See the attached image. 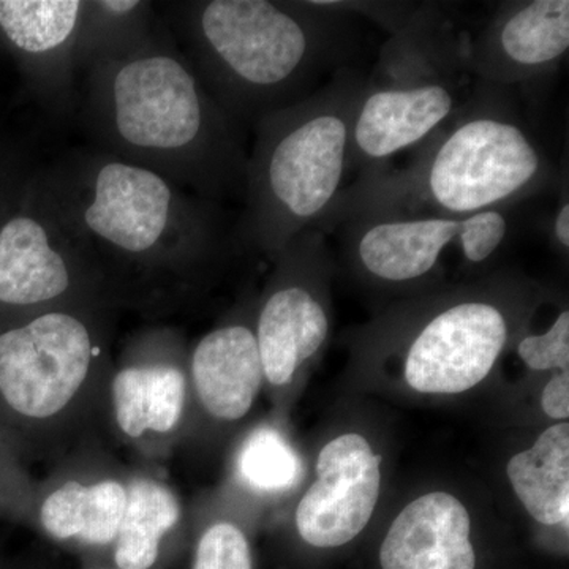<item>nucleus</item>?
<instances>
[{
  "label": "nucleus",
  "mask_w": 569,
  "mask_h": 569,
  "mask_svg": "<svg viewBox=\"0 0 569 569\" xmlns=\"http://www.w3.org/2000/svg\"><path fill=\"white\" fill-rule=\"evenodd\" d=\"M74 116L89 148L212 203L244 197L247 130L213 100L160 14L84 62Z\"/></svg>",
  "instance_id": "obj_1"
},
{
  "label": "nucleus",
  "mask_w": 569,
  "mask_h": 569,
  "mask_svg": "<svg viewBox=\"0 0 569 569\" xmlns=\"http://www.w3.org/2000/svg\"><path fill=\"white\" fill-rule=\"evenodd\" d=\"M516 96L475 80L466 103L413 162L347 183L317 230L328 236L356 217H466L559 190L567 181Z\"/></svg>",
  "instance_id": "obj_2"
},
{
  "label": "nucleus",
  "mask_w": 569,
  "mask_h": 569,
  "mask_svg": "<svg viewBox=\"0 0 569 569\" xmlns=\"http://www.w3.org/2000/svg\"><path fill=\"white\" fill-rule=\"evenodd\" d=\"M41 174L100 282H182L236 249L220 204L148 168L86 146Z\"/></svg>",
  "instance_id": "obj_3"
},
{
  "label": "nucleus",
  "mask_w": 569,
  "mask_h": 569,
  "mask_svg": "<svg viewBox=\"0 0 569 569\" xmlns=\"http://www.w3.org/2000/svg\"><path fill=\"white\" fill-rule=\"evenodd\" d=\"M160 17L213 100L246 130L350 67L353 17L317 0H187L163 3Z\"/></svg>",
  "instance_id": "obj_4"
},
{
  "label": "nucleus",
  "mask_w": 569,
  "mask_h": 569,
  "mask_svg": "<svg viewBox=\"0 0 569 569\" xmlns=\"http://www.w3.org/2000/svg\"><path fill=\"white\" fill-rule=\"evenodd\" d=\"M366 77L346 67L302 102L254 123L236 249L276 260L296 236L317 230L350 178L351 127Z\"/></svg>",
  "instance_id": "obj_5"
},
{
  "label": "nucleus",
  "mask_w": 569,
  "mask_h": 569,
  "mask_svg": "<svg viewBox=\"0 0 569 569\" xmlns=\"http://www.w3.org/2000/svg\"><path fill=\"white\" fill-rule=\"evenodd\" d=\"M437 3H421L381 48L356 107L350 174L385 170L399 153L419 149L462 108L475 80L466 44Z\"/></svg>",
  "instance_id": "obj_6"
},
{
  "label": "nucleus",
  "mask_w": 569,
  "mask_h": 569,
  "mask_svg": "<svg viewBox=\"0 0 569 569\" xmlns=\"http://www.w3.org/2000/svg\"><path fill=\"white\" fill-rule=\"evenodd\" d=\"M348 263L372 282L413 284L436 274L443 254L456 249L463 263L479 266L507 242L509 209L466 217H356L336 228Z\"/></svg>",
  "instance_id": "obj_7"
},
{
  "label": "nucleus",
  "mask_w": 569,
  "mask_h": 569,
  "mask_svg": "<svg viewBox=\"0 0 569 569\" xmlns=\"http://www.w3.org/2000/svg\"><path fill=\"white\" fill-rule=\"evenodd\" d=\"M96 282L100 280L84 247L37 171L26 186L20 212L0 224V305H58Z\"/></svg>",
  "instance_id": "obj_8"
},
{
  "label": "nucleus",
  "mask_w": 569,
  "mask_h": 569,
  "mask_svg": "<svg viewBox=\"0 0 569 569\" xmlns=\"http://www.w3.org/2000/svg\"><path fill=\"white\" fill-rule=\"evenodd\" d=\"M274 261V282L258 312L254 336L264 377L274 387H284L329 336L331 321L320 295L332 266L328 236L307 230Z\"/></svg>",
  "instance_id": "obj_9"
},
{
  "label": "nucleus",
  "mask_w": 569,
  "mask_h": 569,
  "mask_svg": "<svg viewBox=\"0 0 569 569\" xmlns=\"http://www.w3.org/2000/svg\"><path fill=\"white\" fill-rule=\"evenodd\" d=\"M96 343L89 325L52 309L0 335V395L14 411L50 418L80 391Z\"/></svg>",
  "instance_id": "obj_10"
},
{
  "label": "nucleus",
  "mask_w": 569,
  "mask_h": 569,
  "mask_svg": "<svg viewBox=\"0 0 569 569\" xmlns=\"http://www.w3.org/2000/svg\"><path fill=\"white\" fill-rule=\"evenodd\" d=\"M511 317L492 296H460L433 309L408 342V387L458 395L492 372L511 339Z\"/></svg>",
  "instance_id": "obj_11"
},
{
  "label": "nucleus",
  "mask_w": 569,
  "mask_h": 569,
  "mask_svg": "<svg viewBox=\"0 0 569 569\" xmlns=\"http://www.w3.org/2000/svg\"><path fill=\"white\" fill-rule=\"evenodd\" d=\"M568 50V0H519L467 39L466 66L473 80L518 91L556 73Z\"/></svg>",
  "instance_id": "obj_12"
},
{
  "label": "nucleus",
  "mask_w": 569,
  "mask_h": 569,
  "mask_svg": "<svg viewBox=\"0 0 569 569\" xmlns=\"http://www.w3.org/2000/svg\"><path fill=\"white\" fill-rule=\"evenodd\" d=\"M381 458L358 433L329 441L317 481L296 509L299 535L316 548H339L366 529L380 496Z\"/></svg>",
  "instance_id": "obj_13"
},
{
  "label": "nucleus",
  "mask_w": 569,
  "mask_h": 569,
  "mask_svg": "<svg viewBox=\"0 0 569 569\" xmlns=\"http://www.w3.org/2000/svg\"><path fill=\"white\" fill-rule=\"evenodd\" d=\"M88 0H0V32L31 61L51 114L77 112Z\"/></svg>",
  "instance_id": "obj_14"
},
{
  "label": "nucleus",
  "mask_w": 569,
  "mask_h": 569,
  "mask_svg": "<svg viewBox=\"0 0 569 569\" xmlns=\"http://www.w3.org/2000/svg\"><path fill=\"white\" fill-rule=\"evenodd\" d=\"M467 508L447 492L419 497L392 522L380 550L383 569H475Z\"/></svg>",
  "instance_id": "obj_15"
},
{
  "label": "nucleus",
  "mask_w": 569,
  "mask_h": 569,
  "mask_svg": "<svg viewBox=\"0 0 569 569\" xmlns=\"http://www.w3.org/2000/svg\"><path fill=\"white\" fill-rule=\"evenodd\" d=\"M192 377L212 417L223 421L246 417L264 377L253 329L231 323L206 335L193 350Z\"/></svg>",
  "instance_id": "obj_16"
},
{
  "label": "nucleus",
  "mask_w": 569,
  "mask_h": 569,
  "mask_svg": "<svg viewBox=\"0 0 569 569\" xmlns=\"http://www.w3.org/2000/svg\"><path fill=\"white\" fill-rule=\"evenodd\" d=\"M508 478L531 518L542 526H568L569 425L549 427L508 463Z\"/></svg>",
  "instance_id": "obj_17"
},
{
  "label": "nucleus",
  "mask_w": 569,
  "mask_h": 569,
  "mask_svg": "<svg viewBox=\"0 0 569 569\" xmlns=\"http://www.w3.org/2000/svg\"><path fill=\"white\" fill-rule=\"evenodd\" d=\"M183 402L186 376L176 366H129L112 380L116 421L129 437L170 432L181 421Z\"/></svg>",
  "instance_id": "obj_18"
},
{
  "label": "nucleus",
  "mask_w": 569,
  "mask_h": 569,
  "mask_svg": "<svg viewBox=\"0 0 569 569\" xmlns=\"http://www.w3.org/2000/svg\"><path fill=\"white\" fill-rule=\"evenodd\" d=\"M126 503L127 489L118 481L67 482L41 505V526L56 539L110 545L118 537Z\"/></svg>",
  "instance_id": "obj_19"
},
{
  "label": "nucleus",
  "mask_w": 569,
  "mask_h": 569,
  "mask_svg": "<svg viewBox=\"0 0 569 569\" xmlns=\"http://www.w3.org/2000/svg\"><path fill=\"white\" fill-rule=\"evenodd\" d=\"M181 507L167 486L138 479L127 489L126 511L116 537L119 569H149L159 559L160 542L178 520Z\"/></svg>",
  "instance_id": "obj_20"
},
{
  "label": "nucleus",
  "mask_w": 569,
  "mask_h": 569,
  "mask_svg": "<svg viewBox=\"0 0 569 569\" xmlns=\"http://www.w3.org/2000/svg\"><path fill=\"white\" fill-rule=\"evenodd\" d=\"M238 467L246 485L258 492H283L301 478V460L271 427H261L247 438Z\"/></svg>",
  "instance_id": "obj_21"
},
{
  "label": "nucleus",
  "mask_w": 569,
  "mask_h": 569,
  "mask_svg": "<svg viewBox=\"0 0 569 569\" xmlns=\"http://www.w3.org/2000/svg\"><path fill=\"white\" fill-rule=\"evenodd\" d=\"M193 569H253L246 535L233 523H216L198 542Z\"/></svg>",
  "instance_id": "obj_22"
},
{
  "label": "nucleus",
  "mask_w": 569,
  "mask_h": 569,
  "mask_svg": "<svg viewBox=\"0 0 569 569\" xmlns=\"http://www.w3.org/2000/svg\"><path fill=\"white\" fill-rule=\"evenodd\" d=\"M520 359L530 369L569 372V312L561 310L552 326L539 336H527L518 346Z\"/></svg>",
  "instance_id": "obj_23"
},
{
  "label": "nucleus",
  "mask_w": 569,
  "mask_h": 569,
  "mask_svg": "<svg viewBox=\"0 0 569 569\" xmlns=\"http://www.w3.org/2000/svg\"><path fill=\"white\" fill-rule=\"evenodd\" d=\"M325 9L350 14V17H365L377 22L380 28L395 36L410 21L417 11V3L410 2H359V0H317Z\"/></svg>",
  "instance_id": "obj_24"
},
{
  "label": "nucleus",
  "mask_w": 569,
  "mask_h": 569,
  "mask_svg": "<svg viewBox=\"0 0 569 569\" xmlns=\"http://www.w3.org/2000/svg\"><path fill=\"white\" fill-rule=\"evenodd\" d=\"M542 408L550 418L569 417V372H560L550 378L548 387L542 392Z\"/></svg>",
  "instance_id": "obj_25"
},
{
  "label": "nucleus",
  "mask_w": 569,
  "mask_h": 569,
  "mask_svg": "<svg viewBox=\"0 0 569 569\" xmlns=\"http://www.w3.org/2000/svg\"><path fill=\"white\" fill-rule=\"evenodd\" d=\"M550 241L553 249L559 250L561 254L568 257L569 252V198L568 183L565 182L559 189V203L553 212L552 222H550Z\"/></svg>",
  "instance_id": "obj_26"
}]
</instances>
